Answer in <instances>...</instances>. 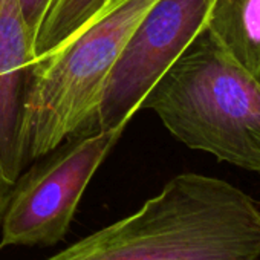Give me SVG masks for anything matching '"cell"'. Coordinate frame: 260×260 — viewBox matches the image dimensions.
<instances>
[{
	"mask_svg": "<svg viewBox=\"0 0 260 260\" xmlns=\"http://www.w3.org/2000/svg\"><path fill=\"white\" fill-rule=\"evenodd\" d=\"M45 260H260V207L223 179L181 173L137 211Z\"/></svg>",
	"mask_w": 260,
	"mask_h": 260,
	"instance_id": "6da1fadb",
	"label": "cell"
},
{
	"mask_svg": "<svg viewBox=\"0 0 260 260\" xmlns=\"http://www.w3.org/2000/svg\"><path fill=\"white\" fill-rule=\"evenodd\" d=\"M141 109H152L188 149L260 173V80L205 29L161 77Z\"/></svg>",
	"mask_w": 260,
	"mask_h": 260,
	"instance_id": "7a4b0ae2",
	"label": "cell"
},
{
	"mask_svg": "<svg viewBox=\"0 0 260 260\" xmlns=\"http://www.w3.org/2000/svg\"><path fill=\"white\" fill-rule=\"evenodd\" d=\"M155 2L125 0L34 61L19 132L25 166L93 124L107 77L124 43Z\"/></svg>",
	"mask_w": 260,
	"mask_h": 260,
	"instance_id": "3957f363",
	"label": "cell"
},
{
	"mask_svg": "<svg viewBox=\"0 0 260 260\" xmlns=\"http://www.w3.org/2000/svg\"><path fill=\"white\" fill-rule=\"evenodd\" d=\"M124 128L83 135L37 159L13 185L0 230V248L61 242L93 175Z\"/></svg>",
	"mask_w": 260,
	"mask_h": 260,
	"instance_id": "277c9868",
	"label": "cell"
},
{
	"mask_svg": "<svg viewBox=\"0 0 260 260\" xmlns=\"http://www.w3.org/2000/svg\"><path fill=\"white\" fill-rule=\"evenodd\" d=\"M213 0H156L124 43L103 90L93 130L125 128L149 92L205 29Z\"/></svg>",
	"mask_w": 260,
	"mask_h": 260,
	"instance_id": "5b68a950",
	"label": "cell"
},
{
	"mask_svg": "<svg viewBox=\"0 0 260 260\" xmlns=\"http://www.w3.org/2000/svg\"><path fill=\"white\" fill-rule=\"evenodd\" d=\"M34 61L22 0H0V173L13 184L26 169L19 132Z\"/></svg>",
	"mask_w": 260,
	"mask_h": 260,
	"instance_id": "8992f818",
	"label": "cell"
},
{
	"mask_svg": "<svg viewBox=\"0 0 260 260\" xmlns=\"http://www.w3.org/2000/svg\"><path fill=\"white\" fill-rule=\"evenodd\" d=\"M205 31L236 63L260 80V0H213Z\"/></svg>",
	"mask_w": 260,
	"mask_h": 260,
	"instance_id": "52a82bcc",
	"label": "cell"
},
{
	"mask_svg": "<svg viewBox=\"0 0 260 260\" xmlns=\"http://www.w3.org/2000/svg\"><path fill=\"white\" fill-rule=\"evenodd\" d=\"M106 0H54L36 39V60L74 37L103 8Z\"/></svg>",
	"mask_w": 260,
	"mask_h": 260,
	"instance_id": "ba28073f",
	"label": "cell"
},
{
	"mask_svg": "<svg viewBox=\"0 0 260 260\" xmlns=\"http://www.w3.org/2000/svg\"><path fill=\"white\" fill-rule=\"evenodd\" d=\"M52 2L54 0H22L23 16H25L26 26L29 29V34L32 37V43Z\"/></svg>",
	"mask_w": 260,
	"mask_h": 260,
	"instance_id": "9c48e42d",
	"label": "cell"
},
{
	"mask_svg": "<svg viewBox=\"0 0 260 260\" xmlns=\"http://www.w3.org/2000/svg\"><path fill=\"white\" fill-rule=\"evenodd\" d=\"M13 185H14L13 182H10L8 179H5L4 175L0 173V222H2L4 211L7 208V204H8V199H10Z\"/></svg>",
	"mask_w": 260,
	"mask_h": 260,
	"instance_id": "30bf717a",
	"label": "cell"
},
{
	"mask_svg": "<svg viewBox=\"0 0 260 260\" xmlns=\"http://www.w3.org/2000/svg\"><path fill=\"white\" fill-rule=\"evenodd\" d=\"M122 2H125V0H106V4L103 5V8L93 16V17H96V16H101V14H104V13H107V11H110L112 8H115V7H118V5H121Z\"/></svg>",
	"mask_w": 260,
	"mask_h": 260,
	"instance_id": "8fae6325",
	"label": "cell"
}]
</instances>
